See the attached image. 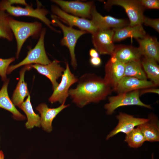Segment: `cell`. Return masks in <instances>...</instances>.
Here are the masks:
<instances>
[{"label":"cell","mask_w":159,"mask_h":159,"mask_svg":"<svg viewBox=\"0 0 159 159\" xmlns=\"http://www.w3.org/2000/svg\"><path fill=\"white\" fill-rule=\"evenodd\" d=\"M77 82L75 88L69 89V94L73 102L79 107L103 100L112 91L104 78L93 73L82 75Z\"/></svg>","instance_id":"obj_1"},{"label":"cell","mask_w":159,"mask_h":159,"mask_svg":"<svg viewBox=\"0 0 159 159\" xmlns=\"http://www.w3.org/2000/svg\"><path fill=\"white\" fill-rule=\"evenodd\" d=\"M9 22L10 27L16 38L17 43V58L21 48L29 37L37 36L42 30V24L37 21L32 22L20 21L9 16Z\"/></svg>","instance_id":"obj_2"},{"label":"cell","mask_w":159,"mask_h":159,"mask_svg":"<svg viewBox=\"0 0 159 159\" xmlns=\"http://www.w3.org/2000/svg\"><path fill=\"white\" fill-rule=\"evenodd\" d=\"M37 8L34 9L32 6L28 5L23 8L11 5L8 0L0 1V9L6 11L9 14L15 16H26L37 18L44 22L52 30L58 32L60 31L54 28L52 25L51 21L46 17L48 11L41 8L38 3Z\"/></svg>","instance_id":"obj_3"},{"label":"cell","mask_w":159,"mask_h":159,"mask_svg":"<svg viewBox=\"0 0 159 159\" xmlns=\"http://www.w3.org/2000/svg\"><path fill=\"white\" fill-rule=\"evenodd\" d=\"M51 17L52 24L59 26L62 31L63 36L61 40V44L68 48L71 57V65L74 69H75L77 66L75 53L76 44L78 39L81 36L88 32L85 31L77 30L72 27L65 25L54 14L52 15Z\"/></svg>","instance_id":"obj_4"},{"label":"cell","mask_w":159,"mask_h":159,"mask_svg":"<svg viewBox=\"0 0 159 159\" xmlns=\"http://www.w3.org/2000/svg\"><path fill=\"white\" fill-rule=\"evenodd\" d=\"M45 33L46 29H42L39 40L35 47L28 52L26 57L21 61L15 65L9 66L7 71V74L10 73L14 69L23 65L33 63L46 65L51 62L47 55L44 47Z\"/></svg>","instance_id":"obj_5"},{"label":"cell","mask_w":159,"mask_h":159,"mask_svg":"<svg viewBox=\"0 0 159 159\" xmlns=\"http://www.w3.org/2000/svg\"><path fill=\"white\" fill-rule=\"evenodd\" d=\"M140 90L118 94L109 97V102L104 106L108 115H111L117 108L122 106L136 105L151 109L149 105L145 104L140 99Z\"/></svg>","instance_id":"obj_6"},{"label":"cell","mask_w":159,"mask_h":159,"mask_svg":"<svg viewBox=\"0 0 159 159\" xmlns=\"http://www.w3.org/2000/svg\"><path fill=\"white\" fill-rule=\"evenodd\" d=\"M114 5L121 6L125 9L129 18V26H133L142 24L145 9L139 0H108L105 6L108 7Z\"/></svg>","instance_id":"obj_7"},{"label":"cell","mask_w":159,"mask_h":159,"mask_svg":"<svg viewBox=\"0 0 159 159\" xmlns=\"http://www.w3.org/2000/svg\"><path fill=\"white\" fill-rule=\"evenodd\" d=\"M61 81L49 99L51 103L58 102L65 103L69 96V91L71 86L77 82L78 79L71 72L69 64L67 62L66 68L62 76Z\"/></svg>","instance_id":"obj_8"},{"label":"cell","mask_w":159,"mask_h":159,"mask_svg":"<svg viewBox=\"0 0 159 159\" xmlns=\"http://www.w3.org/2000/svg\"><path fill=\"white\" fill-rule=\"evenodd\" d=\"M51 9L54 15H56L60 20L68 24L70 26H77L80 30L86 31L88 33L91 34L98 29L91 20L69 14L55 5L51 6Z\"/></svg>","instance_id":"obj_9"},{"label":"cell","mask_w":159,"mask_h":159,"mask_svg":"<svg viewBox=\"0 0 159 159\" xmlns=\"http://www.w3.org/2000/svg\"><path fill=\"white\" fill-rule=\"evenodd\" d=\"M113 29H98L92 34V42L99 54L111 55L116 47L114 44Z\"/></svg>","instance_id":"obj_10"},{"label":"cell","mask_w":159,"mask_h":159,"mask_svg":"<svg viewBox=\"0 0 159 159\" xmlns=\"http://www.w3.org/2000/svg\"><path fill=\"white\" fill-rule=\"evenodd\" d=\"M61 9L69 14L87 19H91L92 9L94 5L93 1L83 2L79 1L52 0Z\"/></svg>","instance_id":"obj_11"},{"label":"cell","mask_w":159,"mask_h":159,"mask_svg":"<svg viewBox=\"0 0 159 159\" xmlns=\"http://www.w3.org/2000/svg\"><path fill=\"white\" fill-rule=\"evenodd\" d=\"M118 120L117 126L107 136L106 139L114 136L119 132L126 135L131 131L135 127L147 122L149 118H138L124 113L120 112L116 116Z\"/></svg>","instance_id":"obj_12"},{"label":"cell","mask_w":159,"mask_h":159,"mask_svg":"<svg viewBox=\"0 0 159 159\" xmlns=\"http://www.w3.org/2000/svg\"><path fill=\"white\" fill-rule=\"evenodd\" d=\"M91 19L98 29H118L129 24V22L126 19H117L109 15L102 16L97 11L95 5L91 10Z\"/></svg>","instance_id":"obj_13"},{"label":"cell","mask_w":159,"mask_h":159,"mask_svg":"<svg viewBox=\"0 0 159 159\" xmlns=\"http://www.w3.org/2000/svg\"><path fill=\"white\" fill-rule=\"evenodd\" d=\"M156 87L150 81L141 80L129 76H124L112 88L118 94L130 92L144 88Z\"/></svg>","instance_id":"obj_14"},{"label":"cell","mask_w":159,"mask_h":159,"mask_svg":"<svg viewBox=\"0 0 159 159\" xmlns=\"http://www.w3.org/2000/svg\"><path fill=\"white\" fill-rule=\"evenodd\" d=\"M125 64L111 57L105 66L104 79L112 88L124 75Z\"/></svg>","instance_id":"obj_15"},{"label":"cell","mask_w":159,"mask_h":159,"mask_svg":"<svg viewBox=\"0 0 159 159\" xmlns=\"http://www.w3.org/2000/svg\"><path fill=\"white\" fill-rule=\"evenodd\" d=\"M59 63V61L55 59L46 65L35 64H31V66L50 80L54 90L59 85L57 80L62 77L65 69L60 65Z\"/></svg>","instance_id":"obj_16"},{"label":"cell","mask_w":159,"mask_h":159,"mask_svg":"<svg viewBox=\"0 0 159 159\" xmlns=\"http://www.w3.org/2000/svg\"><path fill=\"white\" fill-rule=\"evenodd\" d=\"M140 53L143 57L153 59L159 62V43L155 37L148 35L143 38L136 39Z\"/></svg>","instance_id":"obj_17"},{"label":"cell","mask_w":159,"mask_h":159,"mask_svg":"<svg viewBox=\"0 0 159 159\" xmlns=\"http://www.w3.org/2000/svg\"><path fill=\"white\" fill-rule=\"evenodd\" d=\"M64 103L55 108H49L44 103H41L37 106L36 110L40 114L41 125L44 130L49 132L52 131V123L54 119L60 112L69 106Z\"/></svg>","instance_id":"obj_18"},{"label":"cell","mask_w":159,"mask_h":159,"mask_svg":"<svg viewBox=\"0 0 159 159\" xmlns=\"http://www.w3.org/2000/svg\"><path fill=\"white\" fill-rule=\"evenodd\" d=\"M110 56L111 57L124 64L132 61L140 60L142 56L138 48L123 45H116Z\"/></svg>","instance_id":"obj_19"},{"label":"cell","mask_w":159,"mask_h":159,"mask_svg":"<svg viewBox=\"0 0 159 159\" xmlns=\"http://www.w3.org/2000/svg\"><path fill=\"white\" fill-rule=\"evenodd\" d=\"M113 30L114 42H119L128 37L134 38L136 39H142L146 35L142 24L133 26L128 25L121 28L113 29Z\"/></svg>","instance_id":"obj_20"},{"label":"cell","mask_w":159,"mask_h":159,"mask_svg":"<svg viewBox=\"0 0 159 159\" xmlns=\"http://www.w3.org/2000/svg\"><path fill=\"white\" fill-rule=\"evenodd\" d=\"M31 65H25L20 72L19 79L11 98V101L14 105L19 107L24 102L26 97L29 95L24 77L25 71L32 68Z\"/></svg>","instance_id":"obj_21"},{"label":"cell","mask_w":159,"mask_h":159,"mask_svg":"<svg viewBox=\"0 0 159 159\" xmlns=\"http://www.w3.org/2000/svg\"><path fill=\"white\" fill-rule=\"evenodd\" d=\"M148 121L137 126L143 133L146 140L150 142L159 141V128L158 120L150 115Z\"/></svg>","instance_id":"obj_22"},{"label":"cell","mask_w":159,"mask_h":159,"mask_svg":"<svg viewBox=\"0 0 159 159\" xmlns=\"http://www.w3.org/2000/svg\"><path fill=\"white\" fill-rule=\"evenodd\" d=\"M9 82L8 80L5 81L0 90V107L11 112L13 117L16 119L24 120L26 119L25 117L16 109L10 99L7 91Z\"/></svg>","instance_id":"obj_23"},{"label":"cell","mask_w":159,"mask_h":159,"mask_svg":"<svg viewBox=\"0 0 159 159\" xmlns=\"http://www.w3.org/2000/svg\"><path fill=\"white\" fill-rule=\"evenodd\" d=\"M142 67L147 77L155 86L159 85V66L155 60L143 57L141 59Z\"/></svg>","instance_id":"obj_24"},{"label":"cell","mask_w":159,"mask_h":159,"mask_svg":"<svg viewBox=\"0 0 159 159\" xmlns=\"http://www.w3.org/2000/svg\"><path fill=\"white\" fill-rule=\"evenodd\" d=\"M19 107L24 112L27 116V121L26 123L25 126L27 129H32L34 126H40V117L33 110L31 102L30 95L28 96L25 101Z\"/></svg>","instance_id":"obj_25"},{"label":"cell","mask_w":159,"mask_h":159,"mask_svg":"<svg viewBox=\"0 0 159 159\" xmlns=\"http://www.w3.org/2000/svg\"><path fill=\"white\" fill-rule=\"evenodd\" d=\"M125 64L124 76L147 80V77L141 64V60L132 61Z\"/></svg>","instance_id":"obj_26"},{"label":"cell","mask_w":159,"mask_h":159,"mask_svg":"<svg viewBox=\"0 0 159 159\" xmlns=\"http://www.w3.org/2000/svg\"><path fill=\"white\" fill-rule=\"evenodd\" d=\"M125 141L130 147L137 148L142 146L146 140L141 130L137 126L126 135Z\"/></svg>","instance_id":"obj_27"},{"label":"cell","mask_w":159,"mask_h":159,"mask_svg":"<svg viewBox=\"0 0 159 159\" xmlns=\"http://www.w3.org/2000/svg\"><path fill=\"white\" fill-rule=\"evenodd\" d=\"M9 17L5 11L0 9V38L11 41L13 34L9 24Z\"/></svg>","instance_id":"obj_28"},{"label":"cell","mask_w":159,"mask_h":159,"mask_svg":"<svg viewBox=\"0 0 159 159\" xmlns=\"http://www.w3.org/2000/svg\"><path fill=\"white\" fill-rule=\"evenodd\" d=\"M15 59L14 57L6 59L0 58V76L3 81L6 80V74L9 66Z\"/></svg>","instance_id":"obj_29"},{"label":"cell","mask_w":159,"mask_h":159,"mask_svg":"<svg viewBox=\"0 0 159 159\" xmlns=\"http://www.w3.org/2000/svg\"><path fill=\"white\" fill-rule=\"evenodd\" d=\"M144 9H159V1L158 0H139Z\"/></svg>","instance_id":"obj_30"},{"label":"cell","mask_w":159,"mask_h":159,"mask_svg":"<svg viewBox=\"0 0 159 159\" xmlns=\"http://www.w3.org/2000/svg\"><path fill=\"white\" fill-rule=\"evenodd\" d=\"M143 24L145 25L153 27L159 33V19H152L144 16L143 19Z\"/></svg>","instance_id":"obj_31"},{"label":"cell","mask_w":159,"mask_h":159,"mask_svg":"<svg viewBox=\"0 0 159 159\" xmlns=\"http://www.w3.org/2000/svg\"><path fill=\"white\" fill-rule=\"evenodd\" d=\"M153 93L159 94V89L153 87H148L142 89L140 91V96L147 93Z\"/></svg>","instance_id":"obj_32"},{"label":"cell","mask_w":159,"mask_h":159,"mask_svg":"<svg viewBox=\"0 0 159 159\" xmlns=\"http://www.w3.org/2000/svg\"><path fill=\"white\" fill-rule=\"evenodd\" d=\"M90 62L91 64L95 67H98L102 63V60L99 57H91Z\"/></svg>","instance_id":"obj_33"},{"label":"cell","mask_w":159,"mask_h":159,"mask_svg":"<svg viewBox=\"0 0 159 159\" xmlns=\"http://www.w3.org/2000/svg\"><path fill=\"white\" fill-rule=\"evenodd\" d=\"M8 1L11 5L13 4H17L26 6L28 5L26 1L24 0H9Z\"/></svg>","instance_id":"obj_34"},{"label":"cell","mask_w":159,"mask_h":159,"mask_svg":"<svg viewBox=\"0 0 159 159\" xmlns=\"http://www.w3.org/2000/svg\"><path fill=\"white\" fill-rule=\"evenodd\" d=\"M89 54L91 57H96L99 56V53L96 49H91L90 50Z\"/></svg>","instance_id":"obj_35"},{"label":"cell","mask_w":159,"mask_h":159,"mask_svg":"<svg viewBox=\"0 0 159 159\" xmlns=\"http://www.w3.org/2000/svg\"><path fill=\"white\" fill-rule=\"evenodd\" d=\"M4 156L2 151L0 150V159H4Z\"/></svg>","instance_id":"obj_36"},{"label":"cell","mask_w":159,"mask_h":159,"mask_svg":"<svg viewBox=\"0 0 159 159\" xmlns=\"http://www.w3.org/2000/svg\"><path fill=\"white\" fill-rule=\"evenodd\" d=\"M152 159H153V154H152Z\"/></svg>","instance_id":"obj_37"}]
</instances>
